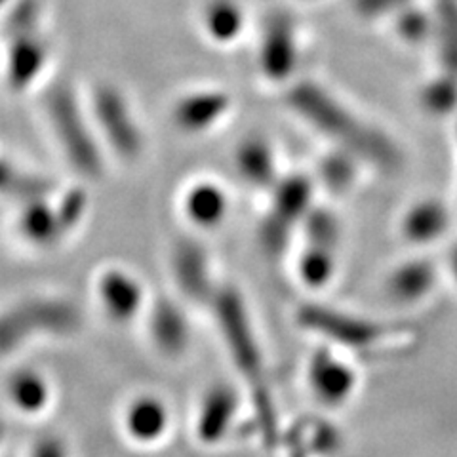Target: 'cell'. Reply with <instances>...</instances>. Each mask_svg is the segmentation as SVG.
Listing matches in <instances>:
<instances>
[{"label":"cell","mask_w":457,"mask_h":457,"mask_svg":"<svg viewBox=\"0 0 457 457\" xmlns=\"http://www.w3.org/2000/svg\"><path fill=\"white\" fill-rule=\"evenodd\" d=\"M455 122V128H453V134H455V153H457V119L453 120ZM455 210H457V181H455Z\"/></svg>","instance_id":"34"},{"label":"cell","mask_w":457,"mask_h":457,"mask_svg":"<svg viewBox=\"0 0 457 457\" xmlns=\"http://www.w3.org/2000/svg\"><path fill=\"white\" fill-rule=\"evenodd\" d=\"M29 457H67V450L62 438L45 436L35 442Z\"/></svg>","instance_id":"31"},{"label":"cell","mask_w":457,"mask_h":457,"mask_svg":"<svg viewBox=\"0 0 457 457\" xmlns=\"http://www.w3.org/2000/svg\"><path fill=\"white\" fill-rule=\"evenodd\" d=\"M79 326V309L62 295L20 297L0 307V361L13 359L37 339L73 336Z\"/></svg>","instance_id":"3"},{"label":"cell","mask_w":457,"mask_h":457,"mask_svg":"<svg viewBox=\"0 0 457 457\" xmlns=\"http://www.w3.org/2000/svg\"><path fill=\"white\" fill-rule=\"evenodd\" d=\"M435 33L431 48L435 52L436 69L457 77V3L433 0Z\"/></svg>","instance_id":"23"},{"label":"cell","mask_w":457,"mask_h":457,"mask_svg":"<svg viewBox=\"0 0 457 457\" xmlns=\"http://www.w3.org/2000/svg\"><path fill=\"white\" fill-rule=\"evenodd\" d=\"M99 307L114 322H130L145 305V288L130 270L120 267L104 269L96 278Z\"/></svg>","instance_id":"14"},{"label":"cell","mask_w":457,"mask_h":457,"mask_svg":"<svg viewBox=\"0 0 457 457\" xmlns=\"http://www.w3.org/2000/svg\"><path fill=\"white\" fill-rule=\"evenodd\" d=\"M88 109L96 132L107 149L124 162H136L145 151V134L126 94L111 82L97 84Z\"/></svg>","instance_id":"5"},{"label":"cell","mask_w":457,"mask_h":457,"mask_svg":"<svg viewBox=\"0 0 457 457\" xmlns=\"http://www.w3.org/2000/svg\"><path fill=\"white\" fill-rule=\"evenodd\" d=\"M168 413L154 398H136L126 410V431L141 445L161 438L166 431Z\"/></svg>","instance_id":"25"},{"label":"cell","mask_w":457,"mask_h":457,"mask_svg":"<svg viewBox=\"0 0 457 457\" xmlns=\"http://www.w3.org/2000/svg\"><path fill=\"white\" fill-rule=\"evenodd\" d=\"M170 269L179 292L191 302L210 303L220 284L213 278L212 255L203 242L181 238L170 255Z\"/></svg>","instance_id":"11"},{"label":"cell","mask_w":457,"mask_h":457,"mask_svg":"<svg viewBox=\"0 0 457 457\" xmlns=\"http://www.w3.org/2000/svg\"><path fill=\"white\" fill-rule=\"evenodd\" d=\"M3 73L6 86L13 94H23L46 73L50 62V42L42 29L10 35Z\"/></svg>","instance_id":"10"},{"label":"cell","mask_w":457,"mask_h":457,"mask_svg":"<svg viewBox=\"0 0 457 457\" xmlns=\"http://www.w3.org/2000/svg\"><path fill=\"white\" fill-rule=\"evenodd\" d=\"M52 185L38 176L25 174L10 161L0 159V195H12L21 198L23 203L29 198L50 195Z\"/></svg>","instance_id":"29"},{"label":"cell","mask_w":457,"mask_h":457,"mask_svg":"<svg viewBox=\"0 0 457 457\" xmlns=\"http://www.w3.org/2000/svg\"><path fill=\"white\" fill-rule=\"evenodd\" d=\"M442 265V275L453 286V290L457 292V235H453L446 242V250L445 257L440 260Z\"/></svg>","instance_id":"32"},{"label":"cell","mask_w":457,"mask_h":457,"mask_svg":"<svg viewBox=\"0 0 457 457\" xmlns=\"http://www.w3.org/2000/svg\"><path fill=\"white\" fill-rule=\"evenodd\" d=\"M314 181L305 174L280 176L270 189L265 216L257 228V242L269 257H278L299 233L314 203Z\"/></svg>","instance_id":"4"},{"label":"cell","mask_w":457,"mask_h":457,"mask_svg":"<svg viewBox=\"0 0 457 457\" xmlns=\"http://www.w3.org/2000/svg\"><path fill=\"white\" fill-rule=\"evenodd\" d=\"M210 305L216 311L220 330L235 359L246 368H257L260 351H257L250 314L242 294L233 286H220Z\"/></svg>","instance_id":"12"},{"label":"cell","mask_w":457,"mask_h":457,"mask_svg":"<svg viewBox=\"0 0 457 457\" xmlns=\"http://www.w3.org/2000/svg\"><path fill=\"white\" fill-rule=\"evenodd\" d=\"M149 332L164 354H179L187 347L189 326L179 305L170 299H156L149 314Z\"/></svg>","instance_id":"19"},{"label":"cell","mask_w":457,"mask_h":457,"mask_svg":"<svg viewBox=\"0 0 457 457\" xmlns=\"http://www.w3.org/2000/svg\"><path fill=\"white\" fill-rule=\"evenodd\" d=\"M302 60L297 25L290 13L277 12L263 27L257 45V69L270 84H292Z\"/></svg>","instance_id":"6"},{"label":"cell","mask_w":457,"mask_h":457,"mask_svg":"<svg viewBox=\"0 0 457 457\" xmlns=\"http://www.w3.org/2000/svg\"><path fill=\"white\" fill-rule=\"evenodd\" d=\"M299 120L332 143L334 149L353 154L362 166L381 174H398L406 166V151L383 126L370 120L317 80H295L284 96Z\"/></svg>","instance_id":"1"},{"label":"cell","mask_w":457,"mask_h":457,"mask_svg":"<svg viewBox=\"0 0 457 457\" xmlns=\"http://www.w3.org/2000/svg\"><path fill=\"white\" fill-rule=\"evenodd\" d=\"M311 381L319 398L337 404L353 391L354 374L353 370L339 362L332 353L322 351L312 359Z\"/></svg>","instance_id":"22"},{"label":"cell","mask_w":457,"mask_h":457,"mask_svg":"<svg viewBox=\"0 0 457 457\" xmlns=\"http://www.w3.org/2000/svg\"><path fill=\"white\" fill-rule=\"evenodd\" d=\"M233 111V97L221 88H200L183 94L171 105V122L179 132L196 136L213 130Z\"/></svg>","instance_id":"13"},{"label":"cell","mask_w":457,"mask_h":457,"mask_svg":"<svg viewBox=\"0 0 457 457\" xmlns=\"http://www.w3.org/2000/svg\"><path fill=\"white\" fill-rule=\"evenodd\" d=\"M18 231L29 246L42 250L57 246L71 235L57 203H50L48 195L25 200L18 218Z\"/></svg>","instance_id":"16"},{"label":"cell","mask_w":457,"mask_h":457,"mask_svg":"<svg viewBox=\"0 0 457 457\" xmlns=\"http://www.w3.org/2000/svg\"><path fill=\"white\" fill-rule=\"evenodd\" d=\"M231 210V198L223 185L212 179H198L183 195V213L198 228L220 227Z\"/></svg>","instance_id":"18"},{"label":"cell","mask_w":457,"mask_h":457,"mask_svg":"<svg viewBox=\"0 0 457 457\" xmlns=\"http://www.w3.org/2000/svg\"><path fill=\"white\" fill-rule=\"evenodd\" d=\"M445 280L442 265L435 257L418 252L396 263L385 278V294L393 303L416 307L428 302Z\"/></svg>","instance_id":"9"},{"label":"cell","mask_w":457,"mask_h":457,"mask_svg":"<svg viewBox=\"0 0 457 457\" xmlns=\"http://www.w3.org/2000/svg\"><path fill=\"white\" fill-rule=\"evenodd\" d=\"M413 3H418V0H351V6L361 20L389 21L400 10H404Z\"/></svg>","instance_id":"30"},{"label":"cell","mask_w":457,"mask_h":457,"mask_svg":"<svg viewBox=\"0 0 457 457\" xmlns=\"http://www.w3.org/2000/svg\"><path fill=\"white\" fill-rule=\"evenodd\" d=\"M13 3V0H0V13L3 12H6L8 10V6Z\"/></svg>","instance_id":"35"},{"label":"cell","mask_w":457,"mask_h":457,"mask_svg":"<svg viewBox=\"0 0 457 457\" xmlns=\"http://www.w3.org/2000/svg\"><path fill=\"white\" fill-rule=\"evenodd\" d=\"M297 278L311 290H322L337 270V250L303 245L297 255Z\"/></svg>","instance_id":"26"},{"label":"cell","mask_w":457,"mask_h":457,"mask_svg":"<svg viewBox=\"0 0 457 457\" xmlns=\"http://www.w3.org/2000/svg\"><path fill=\"white\" fill-rule=\"evenodd\" d=\"M393 33L400 45L410 48L431 46L435 33V10L431 6H423L420 0L404 10H400L396 16L389 20Z\"/></svg>","instance_id":"24"},{"label":"cell","mask_w":457,"mask_h":457,"mask_svg":"<svg viewBox=\"0 0 457 457\" xmlns=\"http://www.w3.org/2000/svg\"><path fill=\"white\" fill-rule=\"evenodd\" d=\"M418 105L435 120L457 119V77L436 69L418 88Z\"/></svg>","instance_id":"21"},{"label":"cell","mask_w":457,"mask_h":457,"mask_svg":"<svg viewBox=\"0 0 457 457\" xmlns=\"http://www.w3.org/2000/svg\"><path fill=\"white\" fill-rule=\"evenodd\" d=\"M450 3H457V0H450Z\"/></svg>","instance_id":"36"},{"label":"cell","mask_w":457,"mask_h":457,"mask_svg":"<svg viewBox=\"0 0 457 457\" xmlns=\"http://www.w3.org/2000/svg\"><path fill=\"white\" fill-rule=\"evenodd\" d=\"M302 233L305 245L311 246H322V248H332L337 250L341 245V221L336 216V212L328 206L314 204L305 221L302 223Z\"/></svg>","instance_id":"28"},{"label":"cell","mask_w":457,"mask_h":457,"mask_svg":"<svg viewBox=\"0 0 457 457\" xmlns=\"http://www.w3.org/2000/svg\"><path fill=\"white\" fill-rule=\"evenodd\" d=\"M6 438H8V428H6L4 421H0V452H3V448L6 445Z\"/></svg>","instance_id":"33"},{"label":"cell","mask_w":457,"mask_h":457,"mask_svg":"<svg viewBox=\"0 0 457 457\" xmlns=\"http://www.w3.org/2000/svg\"><path fill=\"white\" fill-rule=\"evenodd\" d=\"M204 35L218 46L233 45L245 33L246 12L238 0H208L200 16Z\"/></svg>","instance_id":"20"},{"label":"cell","mask_w":457,"mask_h":457,"mask_svg":"<svg viewBox=\"0 0 457 457\" xmlns=\"http://www.w3.org/2000/svg\"><path fill=\"white\" fill-rule=\"evenodd\" d=\"M54 141L63 159L82 178L96 179L104 174V149L88 104H84L69 82H55L42 102Z\"/></svg>","instance_id":"2"},{"label":"cell","mask_w":457,"mask_h":457,"mask_svg":"<svg viewBox=\"0 0 457 457\" xmlns=\"http://www.w3.org/2000/svg\"><path fill=\"white\" fill-rule=\"evenodd\" d=\"M457 225L455 204L427 195L406 206L398 218V235L408 246L425 252L436 245H446Z\"/></svg>","instance_id":"7"},{"label":"cell","mask_w":457,"mask_h":457,"mask_svg":"<svg viewBox=\"0 0 457 457\" xmlns=\"http://www.w3.org/2000/svg\"><path fill=\"white\" fill-rule=\"evenodd\" d=\"M362 162L356 161L353 154L334 149L322 156L319 164V181L326 191L334 195L347 193L359 179Z\"/></svg>","instance_id":"27"},{"label":"cell","mask_w":457,"mask_h":457,"mask_svg":"<svg viewBox=\"0 0 457 457\" xmlns=\"http://www.w3.org/2000/svg\"><path fill=\"white\" fill-rule=\"evenodd\" d=\"M235 168L252 189L270 191L280 179L273 143L263 136H246L235 149Z\"/></svg>","instance_id":"17"},{"label":"cell","mask_w":457,"mask_h":457,"mask_svg":"<svg viewBox=\"0 0 457 457\" xmlns=\"http://www.w3.org/2000/svg\"><path fill=\"white\" fill-rule=\"evenodd\" d=\"M3 395L12 411L27 420L45 416L54 400L50 379L31 366L12 368L3 381Z\"/></svg>","instance_id":"15"},{"label":"cell","mask_w":457,"mask_h":457,"mask_svg":"<svg viewBox=\"0 0 457 457\" xmlns=\"http://www.w3.org/2000/svg\"><path fill=\"white\" fill-rule=\"evenodd\" d=\"M299 320L311 330L351 349H368L387 339V328L383 324L324 305L303 307Z\"/></svg>","instance_id":"8"}]
</instances>
